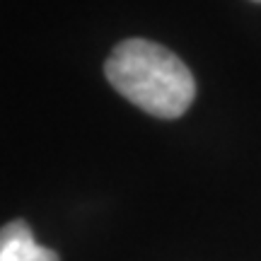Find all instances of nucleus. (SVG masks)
Instances as JSON below:
<instances>
[{
  "instance_id": "f03ea898",
  "label": "nucleus",
  "mask_w": 261,
  "mask_h": 261,
  "mask_svg": "<svg viewBox=\"0 0 261 261\" xmlns=\"http://www.w3.org/2000/svg\"><path fill=\"white\" fill-rule=\"evenodd\" d=\"M0 261H61L58 254L34 240L24 220L0 227Z\"/></svg>"
},
{
  "instance_id": "f257e3e1",
  "label": "nucleus",
  "mask_w": 261,
  "mask_h": 261,
  "mask_svg": "<svg viewBox=\"0 0 261 261\" xmlns=\"http://www.w3.org/2000/svg\"><path fill=\"white\" fill-rule=\"evenodd\" d=\"M104 75L130 104L158 119H179L196 97L184 61L148 39H123L104 63Z\"/></svg>"
},
{
  "instance_id": "7ed1b4c3",
  "label": "nucleus",
  "mask_w": 261,
  "mask_h": 261,
  "mask_svg": "<svg viewBox=\"0 0 261 261\" xmlns=\"http://www.w3.org/2000/svg\"><path fill=\"white\" fill-rule=\"evenodd\" d=\"M254 3H261V0H254Z\"/></svg>"
}]
</instances>
